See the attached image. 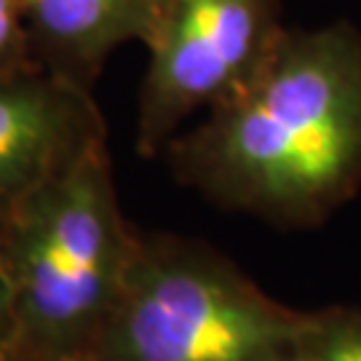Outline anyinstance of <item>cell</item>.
I'll use <instances>...</instances> for the list:
<instances>
[{
	"label": "cell",
	"instance_id": "52a82bcc",
	"mask_svg": "<svg viewBox=\"0 0 361 361\" xmlns=\"http://www.w3.org/2000/svg\"><path fill=\"white\" fill-rule=\"evenodd\" d=\"M289 361H361V308L310 310L305 335Z\"/></svg>",
	"mask_w": 361,
	"mask_h": 361
},
{
	"label": "cell",
	"instance_id": "277c9868",
	"mask_svg": "<svg viewBox=\"0 0 361 361\" xmlns=\"http://www.w3.org/2000/svg\"><path fill=\"white\" fill-rule=\"evenodd\" d=\"M281 0H166L145 43L137 153L164 155L182 123L249 86L284 38Z\"/></svg>",
	"mask_w": 361,
	"mask_h": 361
},
{
	"label": "cell",
	"instance_id": "6da1fadb",
	"mask_svg": "<svg viewBox=\"0 0 361 361\" xmlns=\"http://www.w3.org/2000/svg\"><path fill=\"white\" fill-rule=\"evenodd\" d=\"M174 180L279 231H313L361 190V32L286 30L271 62L164 150Z\"/></svg>",
	"mask_w": 361,
	"mask_h": 361
},
{
	"label": "cell",
	"instance_id": "9c48e42d",
	"mask_svg": "<svg viewBox=\"0 0 361 361\" xmlns=\"http://www.w3.org/2000/svg\"><path fill=\"white\" fill-rule=\"evenodd\" d=\"M3 222V219H0ZM13 345V310H11V289H8V273L3 259V244H0V350Z\"/></svg>",
	"mask_w": 361,
	"mask_h": 361
},
{
	"label": "cell",
	"instance_id": "7a4b0ae2",
	"mask_svg": "<svg viewBox=\"0 0 361 361\" xmlns=\"http://www.w3.org/2000/svg\"><path fill=\"white\" fill-rule=\"evenodd\" d=\"M137 231L118 201L107 140L25 195L0 222L11 348L35 361H89L118 302Z\"/></svg>",
	"mask_w": 361,
	"mask_h": 361
},
{
	"label": "cell",
	"instance_id": "8992f818",
	"mask_svg": "<svg viewBox=\"0 0 361 361\" xmlns=\"http://www.w3.org/2000/svg\"><path fill=\"white\" fill-rule=\"evenodd\" d=\"M38 65L94 91L118 46L147 43L166 0H25Z\"/></svg>",
	"mask_w": 361,
	"mask_h": 361
},
{
	"label": "cell",
	"instance_id": "ba28073f",
	"mask_svg": "<svg viewBox=\"0 0 361 361\" xmlns=\"http://www.w3.org/2000/svg\"><path fill=\"white\" fill-rule=\"evenodd\" d=\"M43 70L35 59L25 0H0V75Z\"/></svg>",
	"mask_w": 361,
	"mask_h": 361
},
{
	"label": "cell",
	"instance_id": "30bf717a",
	"mask_svg": "<svg viewBox=\"0 0 361 361\" xmlns=\"http://www.w3.org/2000/svg\"><path fill=\"white\" fill-rule=\"evenodd\" d=\"M0 361H35V359H30V356H25L22 350L16 348H6L0 350Z\"/></svg>",
	"mask_w": 361,
	"mask_h": 361
},
{
	"label": "cell",
	"instance_id": "5b68a950",
	"mask_svg": "<svg viewBox=\"0 0 361 361\" xmlns=\"http://www.w3.org/2000/svg\"><path fill=\"white\" fill-rule=\"evenodd\" d=\"M104 140L94 91L46 70L0 75V219Z\"/></svg>",
	"mask_w": 361,
	"mask_h": 361
},
{
	"label": "cell",
	"instance_id": "3957f363",
	"mask_svg": "<svg viewBox=\"0 0 361 361\" xmlns=\"http://www.w3.org/2000/svg\"><path fill=\"white\" fill-rule=\"evenodd\" d=\"M308 319L207 241L137 231L89 361H289Z\"/></svg>",
	"mask_w": 361,
	"mask_h": 361
}]
</instances>
